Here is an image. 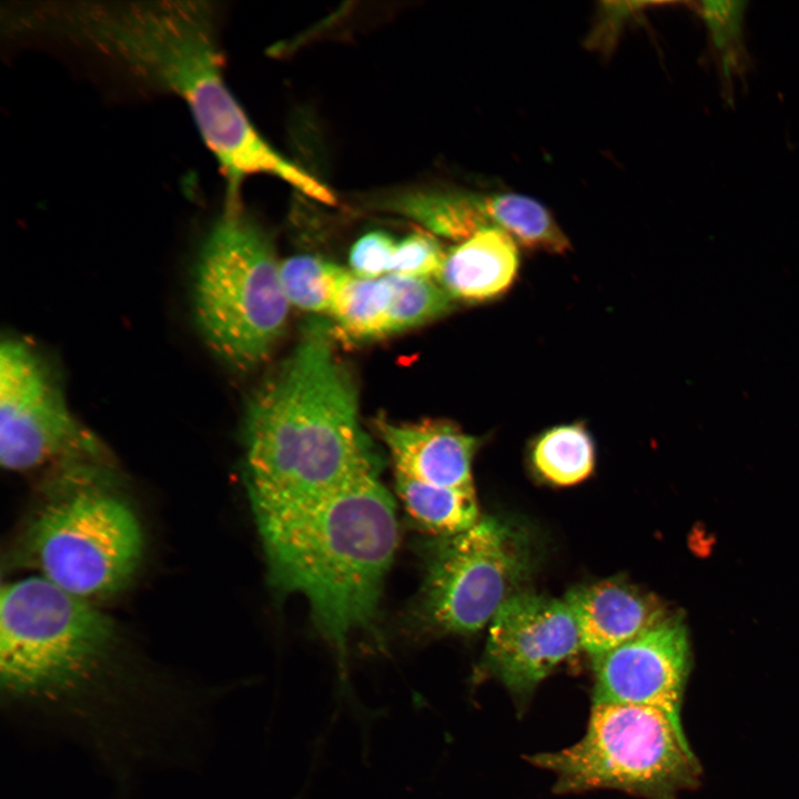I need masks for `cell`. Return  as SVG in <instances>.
I'll return each instance as SVG.
<instances>
[{"instance_id":"cell-1","label":"cell","mask_w":799,"mask_h":799,"mask_svg":"<svg viewBox=\"0 0 799 799\" xmlns=\"http://www.w3.org/2000/svg\"><path fill=\"white\" fill-rule=\"evenodd\" d=\"M2 27L16 40L68 44L134 85L180 98L239 194L251 174L275 175L304 194L316 180L275 152L256 132L223 77L216 12L206 1L12 2Z\"/></svg>"},{"instance_id":"cell-2","label":"cell","mask_w":799,"mask_h":799,"mask_svg":"<svg viewBox=\"0 0 799 799\" xmlns=\"http://www.w3.org/2000/svg\"><path fill=\"white\" fill-rule=\"evenodd\" d=\"M357 403L331 333L309 326L245 406L243 471L252 509L311 502L380 476L381 457Z\"/></svg>"},{"instance_id":"cell-3","label":"cell","mask_w":799,"mask_h":799,"mask_svg":"<svg viewBox=\"0 0 799 799\" xmlns=\"http://www.w3.org/2000/svg\"><path fill=\"white\" fill-rule=\"evenodd\" d=\"M253 514L272 585L307 600L344 667L350 637L370 628L378 611L398 542L394 499L372 476L311 502Z\"/></svg>"},{"instance_id":"cell-4","label":"cell","mask_w":799,"mask_h":799,"mask_svg":"<svg viewBox=\"0 0 799 799\" xmlns=\"http://www.w3.org/2000/svg\"><path fill=\"white\" fill-rule=\"evenodd\" d=\"M53 471L24 533L23 558L39 576L81 598L119 591L140 564L143 534L113 489L105 457L68 461Z\"/></svg>"},{"instance_id":"cell-5","label":"cell","mask_w":799,"mask_h":799,"mask_svg":"<svg viewBox=\"0 0 799 799\" xmlns=\"http://www.w3.org/2000/svg\"><path fill=\"white\" fill-rule=\"evenodd\" d=\"M191 275L193 321L214 356L242 372L265 361L290 303L273 245L240 195H226L199 242Z\"/></svg>"},{"instance_id":"cell-6","label":"cell","mask_w":799,"mask_h":799,"mask_svg":"<svg viewBox=\"0 0 799 799\" xmlns=\"http://www.w3.org/2000/svg\"><path fill=\"white\" fill-rule=\"evenodd\" d=\"M115 641L113 620L36 575L2 585L0 675L14 698H58L100 669Z\"/></svg>"},{"instance_id":"cell-7","label":"cell","mask_w":799,"mask_h":799,"mask_svg":"<svg viewBox=\"0 0 799 799\" xmlns=\"http://www.w3.org/2000/svg\"><path fill=\"white\" fill-rule=\"evenodd\" d=\"M555 776L554 791L614 789L645 799H677L694 788L700 767L680 720L648 706L593 704L583 738L526 757Z\"/></svg>"},{"instance_id":"cell-8","label":"cell","mask_w":799,"mask_h":799,"mask_svg":"<svg viewBox=\"0 0 799 799\" xmlns=\"http://www.w3.org/2000/svg\"><path fill=\"white\" fill-rule=\"evenodd\" d=\"M415 615L428 630L472 634L517 594L532 568V547L515 524L481 517L468 529L437 537L425 558Z\"/></svg>"},{"instance_id":"cell-9","label":"cell","mask_w":799,"mask_h":799,"mask_svg":"<svg viewBox=\"0 0 799 799\" xmlns=\"http://www.w3.org/2000/svg\"><path fill=\"white\" fill-rule=\"evenodd\" d=\"M105 457L99 439L73 415L61 381L24 338L0 345V463L11 472Z\"/></svg>"},{"instance_id":"cell-10","label":"cell","mask_w":799,"mask_h":799,"mask_svg":"<svg viewBox=\"0 0 799 799\" xmlns=\"http://www.w3.org/2000/svg\"><path fill=\"white\" fill-rule=\"evenodd\" d=\"M580 649L579 630L564 599L520 590L489 623L484 668L524 699Z\"/></svg>"},{"instance_id":"cell-11","label":"cell","mask_w":799,"mask_h":799,"mask_svg":"<svg viewBox=\"0 0 799 799\" xmlns=\"http://www.w3.org/2000/svg\"><path fill=\"white\" fill-rule=\"evenodd\" d=\"M593 665V704L648 706L679 720L690 666L687 630L680 620L666 618Z\"/></svg>"},{"instance_id":"cell-12","label":"cell","mask_w":799,"mask_h":799,"mask_svg":"<svg viewBox=\"0 0 799 799\" xmlns=\"http://www.w3.org/2000/svg\"><path fill=\"white\" fill-rule=\"evenodd\" d=\"M375 425L391 454L394 477L437 488L474 487L476 437L447 421L396 424L380 417Z\"/></svg>"},{"instance_id":"cell-13","label":"cell","mask_w":799,"mask_h":799,"mask_svg":"<svg viewBox=\"0 0 799 799\" xmlns=\"http://www.w3.org/2000/svg\"><path fill=\"white\" fill-rule=\"evenodd\" d=\"M564 600L575 617L581 649L593 660L668 618L654 596L621 578L577 586Z\"/></svg>"},{"instance_id":"cell-14","label":"cell","mask_w":799,"mask_h":799,"mask_svg":"<svg viewBox=\"0 0 799 799\" xmlns=\"http://www.w3.org/2000/svg\"><path fill=\"white\" fill-rule=\"evenodd\" d=\"M518 266L516 242L504 231L489 226L452 247L437 279L454 300L482 302L504 293Z\"/></svg>"},{"instance_id":"cell-15","label":"cell","mask_w":799,"mask_h":799,"mask_svg":"<svg viewBox=\"0 0 799 799\" xmlns=\"http://www.w3.org/2000/svg\"><path fill=\"white\" fill-rule=\"evenodd\" d=\"M394 482L406 513L438 537L464 532L481 518L474 487L437 488L398 477Z\"/></svg>"},{"instance_id":"cell-16","label":"cell","mask_w":799,"mask_h":799,"mask_svg":"<svg viewBox=\"0 0 799 799\" xmlns=\"http://www.w3.org/2000/svg\"><path fill=\"white\" fill-rule=\"evenodd\" d=\"M392 206L432 232L456 241H464L490 226L486 213V194L417 193L397 199Z\"/></svg>"},{"instance_id":"cell-17","label":"cell","mask_w":799,"mask_h":799,"mask_svg":"<svg viewBox=\"0 0 799 799\" xmlns=\"http://www.w3.org/2000/svg\"><path fill=\"white\" fill-rule=\"evenodd\" d=\"M391 289L386 276L366 279L346 271L333 295L330 313L354 340L388 335Z\"/></svg>"},{"instance_id":"cell-18","label":"cell","mask_w":799,"mask_h":799,"mask_svg":"<svg viewBox=\"0 0 799 799\" xmlns=\"http://www.w3.org/2000/svg\"><path fill=\"white\" fill-rule=\"evenodd\" d=\"M490 226L508 234L526 249L563 254L569 241L550 212L538 201L517 193H492L486 196Z\"/></svg>"},{"instance_id":"cell-19","label":"cell","mask_w":799,"mask_h":799,"mask_svg":"<svg viewBox=\"0 0 799 799\" xmlns=\"http://www.w3.org/2000/svg\"><path fill=\"white\" fill-rule=\"evenodd\" d=\"M532 462L547 482L569 486L587 478L595 464L594 442L579 423L552 427L534 443Z\"/></svg>"},{"instance_id":"cell-20","label":"cell","mask_w":799,"mask_h":799,"mask_svg":"<svg viewBox=\"0 0 799 799\" xmlns=\"http://www.w3.org/2000/svg\"><path fill=\"white\" fill-rule=\"evenodd\" d=\"M385 276L391 289L388 335L419 326L453 310L454 299L432 279Z\"/></svg>"},{"instance_id":"cell-21","label":"cell","mask_w":799,"mask_h":799,"mask_svg":"<svg viewBox=\"0 0 799 799\" xmlns=\"http://www.w3.org/2000/svg\"><path fill=\"white\" fill-rule=\"evenodd\" d=\"M346 270L313 255L280 263V277L290 304L307 312H330L333 295Z\"/></svg>"},{"instance_id":"cell-22","label":"cell","mask_w":799,"mask_h":799,"mask_svg":"<svg viewBox=\"0 0 799 799\" xmlns=\"http://www.w3.org/2000/svg\"><path fill=\"white\" fill-rule=\"evenodd\" d=\"M446 253L435 236L427 232H416L396 243L390 274L437 277L443 267Z\"/></svg>"},{"instance_id":"cell-23","label":"cell","mask_w":799,"mask_h":799,"mask_svg":"<svg viewBox=\"0 0 799 799\" xmlns=\"http://www.w3.org/2000/svg\"><path fill=\"white\" fill-rule=\"evenodd\" d=\"M699 6L712 42L722 55V64L728 74L737 61L736 49L738 50L741 44V26L746 3L704 1Z\"/></svg>"},{"instance_id":"cell-24","label":"cell","mask_w":799,"mask_h":799,"mask_svg":"<svg viewBox=\"0 0 799 799\" xmlns=\"http://www.w3.org/2000/svg\"><path fill=\"white\" fill-rule=\"evenodd\" d=\"M396 243L390 234L382 231L363 235L351 249V272L366 279L390 274Z\"/></svg>"}]
</instances>
